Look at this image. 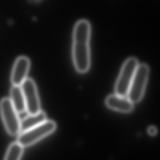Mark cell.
<instances>
[{"instance_id": "6da1fadb", "label": "cell", "mask_w": 160, "mask_h": 160, "mask_svg": "<svg viewBox=\"0 0 160 160\" xmlns=\"http://www.w3.org/2000/svg\"><path fill=\"white\" fill-rule=\"evenodd\" d=\"M90 37L89 21L86 19L78 21L73 29L72 56L75 69L79 73L86 72L90 67Z\"/></svg>"}, {"instance_id": "7a4b0ae2", "label": "cell", "mask_w": 160, "mask_h": 160, "mask_svg": "<svg viewBox=\"0 0 160 160\" xmlns=\"http://www.w3.org/2000/svg\"><path fill=\"white\" fill-rule=\"evenodd\" d=\"M56 129V122L47 119L31 129L20 132L17 142L23 148L30 146L53 132Z\"/></svg>"}, {"instance_id": "3957f363", "label": "cell", "mask_w": 160, "mask_h": 160, "mask_svg": "<svg viewBox=\"0 0 160 160\" xmlns=\"http://www.w3.org/2000/svg\"><path fill=\"white\" fill-rule=\"evenodd\" d=\"M138 64V61L134 57L129 58L124 61L115 84V94L127 97Z\"/></svg>"}, {"instance_id": "277c9868", "label": "cell", "mask_w": 160, "mask_h": 160, "mask_svg": "<svg viewBox=\"0 0 160 160\" xmlns=\"http://www.w3.org/2000/svg\"><path fill=\"white\" fill-rule=\"evenodd\" d=\"M149 72V69L147 64H138L127 95V98L133 104L139 102L142 98L148 79Z\"/></svg>"}, {"instance_id": "5b68a950", "label": "cell", "mask_w": 160, "mask_h": 160, "mask_svg": "<svg viewBox=\"0 0 160 160\" xmlns=\"http://www.w3.org/2000/svg\"><path fill=\"white\" fill-rule=\"evenodd\" d=\"M0 112L7 132L12 136L21 132V120L9 98H2L0 101Z\"/></svg>"}, {"instance_id": "8992f818", "label": "cell", "mask_w": 160, "mask_h": 160, "mask_svg": "<svg viewBox=\"0 0 160 160\" xmlns=\"http://www.w3.org/2000/svg\"><path fill=\"white\" fill-rule=\"evenodd\" d=\"M28 114H37L41 111V105L38 89L34 81L27 78L21 85Z\"/></svg>"}, {"instance_id": "52a82bcc", "label": "cell", "mask_w": 160, "mask_h": 160, "mask_svg": "<svg viewBox=\"0 0 160 160\" xmlns=\"http://www.w3.org/2000/svg\"><path fill=\"white\" fill-rule=\"evenodd\" d=\"M30 68V61L26 56H20L15 61L11 75L12 86H19L28 78L27 76Z\"/></svg>"}, {"instance_id": "ba28073f", "label": "cell", "mask_w": 160, "mask_h": 160, "mask_svg": "<svg viewBox=\"0 0 160 160\" xmlns=\"http://www.w3.org/2000/svg\"><path fill=\"white\" fill-rule=\"evenodd\" d=\"M105 103L109 108L121 112H129L134 109V104L126 96L116 94L108 96Z\"/></svg>"}, {"instance_id": "9c48e42d", "label": "cell", "mask_w": 160, "mask_h": 160, "mask_svg": "<svg viewBox=\"0 0 160 160\" xmlns=\"http://www.w3.org/2000/svg\"><path fill=\"white\" fill-rule=\"evenodd\" d=\"M9 99L18 113L26 111V104L21 86H12L10 89Z\"/></svg>"}, {"instance_id": "30bf717a", "label": "cell", "mask_w": 160, "mask_h": 160, "mask_svg": "<svg viewBox=\"0 0 160 160\" xmlns=\"http://www.w3.org/2000/svg\"><path fill=\"white\" fill-rule=\"evenodd\" d=\"M47 120V116L46 114L40 111L37 114H28L21 120V132L31 129Z\"/></svg>"}, {"instance_id": "8fae6325", "label": "cell", "mask_w": 160, "mask_h": 160, "mask_svg": "<svg viewBox=\"0 0 160 160\" xmlns=\"http://www.w3.org/2000/svg\"><path fill=\"white\" fill-rule=\"evenodd\" d=\"M23 148L18 142L12 143L7 149L4 160H21Z\"/></svg>"}, {"instance_id": "7c38bea8", "label": "cell", "mask_w": 160, "mask_h": 160, "mask_svg": "<svg viewBox=\"0 0 160 160\" xmlns=\"http://www.w3.org/2000/svg\"><path fill=\"white\" fill-rule=\"evenodd\" d=\"M148 132L150 136H155V135H156V134L158 132L157 128L154 126H149L148 129Z\"/></svg>"}, {"instance_id": "4fadbf2b", "label": "cell", "mask_w": 160, "mask_h": 160, "mask_svg": "<svg viewBox=\"0 0 160 160\" xmlns=\"http://www.w3.org/2000/svg\"><path fill=\"white\" fill-rule=\"evenodd\" d=\"M30 2H36V1H38L39 0H29Z\"/></svg>"}]
</instances>
